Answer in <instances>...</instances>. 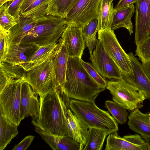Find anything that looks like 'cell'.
Masks as SVG:
<instances>
[{
	"mask_svg": "<svg viewBox=\"0 0 150 150\" xmlns=\"http://www.w3.org/2000/svg\"><path fill=\"white\" fill-rule=\"evenodd\" d=\"M70 98L60 85L40 97L39 112L32 118V124L53 135L69 136L67 115Z\"/></svg>",
	"mask_w": 150,
	"mask_h": 150,
	"instance_id": "obj_1",
	"label": "cell"
},
{
	"mask_svg": "<svg viewBox=\"0 0 150 150\" xmlns=\"http://www.w3.org/2000/svg\"><path fill=\"white\" fill-rule=\"evenodd\" d=\"M81 59L69 56L63 89L70 98L95 102L103 91L84 67Z\"/></svg>",
	"mask_w": 150,
	"mask_h": 150,
	"instance_id": "obj_2",
	"label": "cell"
},
{
	"mask_svg": "<svg viewBox=\"0 0 150 150\" xmlns=\"http://www.w3.org/2000/svg\"><path fill=\"white\" fill-rule=\"evenodd\" d=\"M67 26L64 18L46 15L37 19L34 26L23 38L20 45L39 47L56 43Z\"/></svg>",
	"mask_w": 150,
	"mask_h": 150,
	"instance_id": "obj_3",
	"label": "cell"
},
{
	"mask_svg": "<svg viewBox=\"0 0 150 150\" xmlns=\"http://www.w3.org/2000/svg\"><path fill=\"white\" fill-rule=\"evenodd\" d=\"M70 108L74 114L89 128L102 130L109 134L118 130L116 120L108 111L100 109L95 102L72 99Z\"/></svg>",
	"mask_w": 150,
	"mask_h": 150,
	"instance_id": "obj_4",
	"label": "cell"
},
{
	"mask_svg": "<svg viewBox=\"0 0 150 150\" xmlns=\"http://www.w3.org/2000/svg\"><path fill=\"white\" fill-rule=\"evenodd\" d=\"M98 39L119 68L123 79L134 86V77L129 57L122 49L111 28L98 31Z\"/></svg>",
	"mask_w": 150,
	"mask_h": 150,
	"instance_id": "obj_5",
	"label": "cell"
},
{
	"mask_svg": "<svg viewBox=\"0 0 150 150\" xmlns=\"http://www.w3.org/2000/svg\"><path fill=\"white\" fill-rule=\"evenodd\" d=\"M55 57L50 58L25 71V81L30 84L40 97L60 85L55 73Z\"/></svg>",
	"mask_w": 150,
	"mask_h": 150,
	"instance_id": "obj_6",
	"label": "cell"
},
{
	"mask_svg": "<svg viewBox=\"0 0 150 150\" xmlns=\"http://www.w3.org/2000/svg\"><path fill=\"white\" fill-rule=\"evenodd\" d=\"M106 88L111 94L113 100L127 110L142 108L146 99L142 92L123 79L107 81Z\"/></svg>",
	"mask_w": 150,
	"mask_h": 150,
	"instance_id": "obj_7",
	"label": "cell"
},
{
	"mask_svg": "<svg viewBox=\"0 0 150 150\" xmlns=\"http://www.w3.org/2000/svg\"><path fill=\"white\" fill-rule=\"evenodd\" d=\"M25 76L11 81L0 91V110L6 117L18 127L20 117L21 91Z\"/></svg>",
	"mask_w": 150,
	"mask_h": 150,
	"instance_id": "obj_8",
	"label": "cell"
},
{
	"mask_svg": "<svg viewBox=\"0 0 150 150\" xmlns=\"http://www.w3.org/2000/svg\"><path fill=\"white\" fill-rule=\"evenodd\" d=\"M89 59L96 70L105 80L114 81L123 79L119 68L106 52L100 40L96 45Z\"/></svg>",
	"mask_w": 150,
	"mask_h": 150,
	"instance_id": "obj_9",
	"label": "cell"
},
{
	"mask_svg": "<svg viewBox=\"0 0 150 150\" xmlns=\"http://www.w3.org/2000/svg\"><path fill=\"white\" fill-rule=\"evenodd\" d=\"M100 0H79L64 18L67 26L83 28L89 22L97 18Z\"/></svg>",
	"mask_w": 150,
	"mask_h": 150,
	"instance_id": "obj_10",
	"label": "cell"
},
{
	"mask_svg": "<svg viewBox=\"0 0 150 150\" xmlns=\"http://www.w3.org/2000/svg\"><path fill=\"white\" fill-rule=\"evenodd\" d=\"M135 5L134 43L137 46L150 35V0H138Z\"/></svg>",
	"mask_w": 150,
	"mask_h": 150,
	"instance_id": "obj_11",
	"label": "cell"
},
{
	"mask_svg": "<svg viewBox=\"0 0 150 150\" xmlns=\"http://www.w3.org/2000/svg\"><path fill=\"white\" fill-rule=\"evenodd\" d=\"M105 150H149L148 144L138 134L121 137L117 132L109 134Z\"/></svg>",
	"mask_w": 150,
	"mask_h": 150,
	"instance_id": "obj_12",
	"label": "cell"
},
{
	"mask_svg": "<svg viewBox=\"0 0 150 150\" xmlns=\"http://www.w3.org/2000/svg\"><path fill=\"white\" fill-rule=\"evenodd\" d=\"M38 96L30 84L24 80L21 91L20 108L21 121L28 116L33 118L38 115L40 103Z\"/></svg>",
	"mask_w": 150,
	"mask_h": 150,
	"instance_id": "obj_13",
	"label": "cell"
},
{
	"mask_svg": "<svg viewBox=\"0 0 150 150\" xmlns=\"http://www.w3.org/2000/svg\"><path fill=\"white\" fill-rule=\"evenodd\" d=\"M82 28L67 26L61 36L69 56L81 58L85 43L82 35Z\"/></svg>",
	"mask_w": 150,
	"mask_h": 150,
	"instance_id": "obj_14",
	"label": "cell"
},
{
	"mask_svg": "<svg viewBox=\"0 0 150 150\" xmlns=\"http://www.w3.org/2000/svg\"><path fill=\"white\" fill-rule=\"evenodd\" d=\"M67 117L69 136L80 144V150H83L88 139L89 128L70 108L67 111Z\"/></svg>",
	"mask_w": 150,
	"mask_h": 150,
	"instance_id": "obj_15",
	"label": "cell"
},
{
	"mask_svg": "<svg viewBox=\"0 0 150 150\" xmlns=\"http://www.w3.org/2000/svg\"><path fill=\"white\" fill-rule=\"evenodd\" d=\"M35 131L54 150H80V144L68 136H59L35 127Z\"/></svg>",
	"mask_w": 150,
	"mask_h": 150,
	"instance_id": "obj_16",
	"label": "cell"
},
{
	"mask_svg": "<svg viewBox=\"0 0 150 150\" xmlns=\"http://www.w3.org/2000/svg\"><path fill=\"white\" fill-rule=\"evenodd\" d=\"M37 19L23 17L20 15L17 23L9 30L8 37V48L12 46L20 45L23 38L35 24Z\"/></svg>",
	"mask_w": 150,
	"mask_h": 150,
	"instance_id": "obj_17",
	"label": "cell"
},
{
	"mask_svg": "<svg viewBox=\"0 0 150 150\" xmlns=\"http://www.w3.org/2000/svg\"><path fill=\"white\" fill-rule=\"evenodd\" d=\"M133 67L134 77V86L150 100V79L145 72L142 64L131 52L128 54Z\"/></svg>",
	"mask_w": 150,
	"mask_h": 150,
	"instance_id": "obj_18",
	"label": "cell"
},
{
	"mask_svg": "<svg viewBox=\"0 0 150 150\" xmlns=\"http://www.w3.org/2000/svg\"><path fill=\"white\" fill-rule=\"evenodd\" d=\"M128 124L134 132L139 134L145 139L150 138V118L149 114L135 109L128 116Z\"/></svg>",
	"mask_w": 150,
	"mask_h": 150,
	"instance_id": "obj_19",
	"label": "cell"
},
{
	"mask_svg": "<svg viewBox=\"0 0 150 150\" xmlns=\"http://www.w3.org/2000/svg\"><path fill=\"white\" fill-rule=\"evenodd\" d=\"M133 4L115 8L110 28L113 31L120 28L128 30L130 35L133 32L131 18L135 11Z\"/></svg>",
	"mask_w": 150,
	"mask_h": 150,
	"instance_id": "obj_20",
	"label": "cell"
},
{
	"mask_svg": "<svg viewBox=\"0 0 150 150\" xmlns=\"http://www.w3.org/2000/svg\"><path fill=\"white\" fill-rule=\"evenodd\" d=\"M58 49V42L46 46L38 47L20 66L27 71L31 67L38 65L51 58L55 57Z\"/></svg>",
	"mask_w": 150,
	"mask_h": 150,
	"instance_id": "obj_21",
	"label": "cell"
},
{
	"mask_svg": "<svg viewBox=\"0 0 150 150\" xmlns=\"http://www.w3.org/2000/svg\"><path fill=\"white\" fill-rule=\"evenodd\" d=\"M38 47L33 45H13L7 49L6 62L14 65L23 64Z\"/></svg>",
	"mask_w": 150,
	"mask_h": 150,
	"instance_id": "obj_22",
	"label": "cell"
},
{
	"mask_svg": "<svg viewBox=\"0 0 150 150\" xmlns=\"http://www.w3.org/2000/svg\"><path fill=\"white\" fill-rule=\"evenodd\" d=\"M69 56L63 39L58 41V49L55 57V70L57 79L63 87L65 81Z\"/></svg>",
	"mask_w": 150,
	"mask_h": 150,
	"instance_id": "obj_23",
	"label": "cell"
},
{
	"mask_svg": "<svg viewBox=\"0 0 150 150\" xmlns=\"http://www.w3.org/2000/svg\"><path fill=\"white\" fill-rule=\"evenodd\" d=\"M112 0H100L98 8V31L110 28L115 8Z\"/></svg>",
	"mask_w": 150,
	"mask_h": 150,
	"instance_id": "obj_24",
	"label": "cell"
},
{
	"mask_svg": "<svg viewBox=\"0 0 150 150\" xmlns=\"http://www.w3.org/2000/svg\"><path fill=\"white\" fill-rule=\"evenodd\" d=\"M0 122V150H3L18 132V127L8 119L1 110Z\"/></svg>",
	"mask_w": 150,
	"mask_h": 150,
	"instance_id": "obj_25",
	"label": "cell"
},
{
	"mask_svg": "<svg viewBox=\"0 0 150 150\" xmlns=\"http://www.w3.org/2000/svg\"><path fill=\"white\" fill-rule=\"evenodd\" d=\"M0 91L11 81L24 77L25 71L18 65L6 62L0 63Z\"/></svg>",
	"mask_w": 150,
	"mask_h": 150,
	"instance_id": "obj_26",
	"label": "cell"
},
{
	"mask_svg": "<svg viewBox=\"0 0 150 150\" xmlns=\"http://www.w3.org/2000/svg\"><path fill=\"white\" fill-rule=\"evenodd\" d=\"M79 0H51L47 11V15L65 18Z\"/></svg>",
	"mask_w": 150,
	"mask_h": 150,
	"instance_id": "obj_27",
	"label": "cell"
},
{
	"mask_svg": "<svg viewBox=\"0 0 150 150\" xmlns=\"http://www.w3.org/2000/svg\"><path fill=\"white\" fill-rule=\"evenodd\" d=\"M98 30V23L97 18L92 19L82 28L83 39L86 47L88 48L90 56L92 55L93 50L99 41L96 36Z\"/></svg>",
	"mask_w": 150,
	"mask_h": 150,
	"instance_id": "obj_28",
	"label": "cell"
},
{
	"mask_svg": "<svg viewBox=\"0 0 150 150\" xmlns=\"http://www.w3.org/2000/svg\"><path fill=\"white\" fill-rule=\"evenodd\" d=\"M109 134L102 130L89 128V134L83 150H101L105 137Z\"/></svg>",
	"mask_w": 150,
	"mask_h": 150,
	"instance_id": "obj_29",
	"label": "cell"
},
{
	"mask_svg": "<svg viewBox=\"0 0 150 150\" xmlns=\"http://www.w3.org/2000/svg\"><path fill=\"white\" fill-rule=\"evenodd\" d=\"M51 0H37L23 11L20 15L24 17L37 19L47 15V11Z\"/></svg>",
	"mask_w": 150,
	"mask_h": 150,
	"instance_id": "obj_30",
	"label": "cell"
},
{
	"mask_svg": "<svg viewBox=\"0 0 150 150\" xmlns=\"http://www.w3.org/2000/svg\"><path fill=\"white\" fill-rule=\"evenodd\" d=\"M105 107L119 123L122 125L126 122L128 115L126 109L115 101L110 100L105 101Z\"/></svg>",
	"mask_w": 150,
	"mask_h": 150,
	"instance_id": "obj_31",
	"label": "cell"
},
{
	"mask_svg": "<svg viewBox=\"0 0 150 150\" xmlns=\"http://www.w3.org/2000/svg\"><path fill=\"white\" fill-rule=\"evenodd\" d=\"M8 4L6 3L0 7V26L9 31L17 23L18 17L13 16L8 13L7 10Z\"/></svg>",
	"mask_w": 150,
	"mask_h": 150,
	"instance_id": "obj_32",
	"label": "cell"
},
{
	"mask_svg": "<svg viewBox=\"0 0 150 150\" xmlns=\"http://www.w3.org/2000/svg\"><path fill=\"white\" fill-rule=\"evenodd\" d=\"M81 61L84 67L89 75L102 91H104L106 88L107 81L98 73L91 63L85 62L82 59Z\"/></svg>",
	"mask_w": 150,
	"mask_h": 150,
	"instance_id": "obj_33",
	"label": "cell"
},
{
	"mask_svg": "<svg viewBox=\"0 0 150 150\" xmlns=\"http://www.w3.org/2000/svg\"><path fill=\"white\" fill-rule=\"evenodd\" d=\"M135 55L139 57L142 64L150 59V35L142 44L136 46Z\"/></svg>",
	"mask_w": 150,
	"mask_h": 150,
	"instance_id": "obj_34",
	"label": "cell"
},
{
	"mask_svg": "<svg viewBox=\"0 0 150 150\" xmlns=\"http://www.w3.org/2000/svg\"><path fill=\"white\" fill-rule=\"evenodd\" d=\"M9 31L0 26V63L5 62L6 59L8 37Z\"/></svg>",
	"mask_w": 150,
	"mask_h": 150,
	"instance_id": "obj_35",
	"label": "cell"
},
{
	"mask_svg": "<svg viewBox=\"0 0 150 150\" xmlns=\"http://www.w3.org/2000/svg\"><path fill=\"white\" fill-rule=\"evenodd\" d=\"M25 0H13L9 2L7 10L11 16L18 18L20 16V8Z\"/></svg>",
	"mask_w": 150,
	"mask_h": 150,
	"instance_id": "obj_36",
	"label": "cell"
},
{
	"mask_svg": "<svg viewBox=\"0 0 150 150\" xmlns=\"http://www.w3.org/2000/svg\"><path fill=\"white\" fill-rule=\"evenodd\" d=\"M35 136L29 135L25 137L22 140L16 145L12 150H24L27 149L33 141Z\"/></svg>",
	"mask_w": 150,
	"mask_h": 150,
	"instance_id": "obj_37",
	"label": "cell"
},
{
	"mask_svg": "<svg viewBox=\"0 0 150 150\" xmlns=\"http://www.w3.org/2000/svg\"><path fill=\"white\" fill-rule=\"evenodd\" d=\"M138 0H119V1L115 6V8H118L121 7L129 5L132 4L136 3Z\"/></svg>",
	"mask_w": 150,
	"mask_h": 150,
	"instance_id": "obj_38",
	"label": "cell"
},
{
	"mask_svg": "<svg viewBox=\"0 0 150 150\" xmlns=\"http://www.w3.org/2000/svg\"><path fill=\"white\" fill-rule=\"evenodd\" d=\"M37 0H25L23 2L20 8V13L23 11L31 4Z\"/></svg>",
	"mask_w": 150,
	"mask_h": 150,
	"instance_id": "obj_39",
	"label": "cell"
},
{
	"mask_svg": "<svg viewBox=\"0 0 150 150\" xmlns=\"http://www.w3.org/2000/svg\"><path fill=\"white\" fill-rule=\"evenodd\" d=\"M142 66L145 72L150 79V59L142 64Z\"/></svg>",
	"mask_w": 150,
	"mask_h": 150,
	"instance_id": "obj_40",
	"label": "cell"
},
{
	"mask_svg": "<svg viewBox=\"0 0 150 150\" xmlns=\"http://www.w3.org/2000/svg\"><path fill=\"white\" fill-rule=\"evenodd\" d=\"M145 141L149 146V150H150V138L145 139Z\"/></svg>",
	"mask_w": 150,
	"mask_h": 150,
	"instance_id": "obj_41",
	"label": "cell"
},
{
	"mask_svg": "<svg viewBox=\"0 0 150 150\" xmlns=\"http://www.w3.org/2000/svg\"><path fill=\"white\" fill-rule=\"evenodd\" d=\"M5 0H0V7L4 4Z\"/></svg>",
	"mask_w": 150,
	"mask_h": 150,
	"instance_id": "obj_42",
	"label": "cell"
},
{
	"mask_svg": "<svg viewBox=\"0 0 150 150\" xmlns=\"http://www.w3.org/2000/svg\"><path fill=\"white\" fill-rule=\"evenodd\" d=\"M13 0H5L4 1V4L6 3H7L8 2H11Z\"/></svg>",
	"mask_w": 150,
	"mask_h": 150,
	"instance_id": "obj_43",
	"label": "cell"
},
{
	"mask_svg": "<svg viewBox=\"0 0 150 150\" xmlns=\"http://www.w3.org/2000/svg\"><path fill=\"white\" fill-rule=\"evenodd\" d=\"M149 115L150 118V113L149 114Z\"/></svg>",
	"mask_w": 150,
	"mask_h": 150,
	"instance_id": "obj_44",
	"label": "cell"
},
{
	"mask_svg": "<svg viewBox=\"0 0 150 150\" xmlns=\"http://www.w3.org/2000/svg\"><path fill=\"white\" fill-rule=\"evenodd\" d=\"M112 0L113 1V0Z\"/></svg>",
	"mask_w": 150,
	"mask_h": 150,
	"instance_id": "obj_45",
	"label": "cell"
}]
</instances>
